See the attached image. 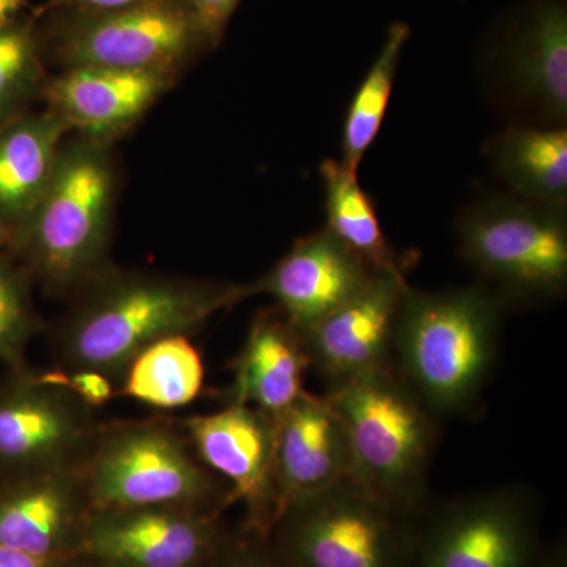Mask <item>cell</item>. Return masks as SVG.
Returning <instances> with one entry per match:
<instances>
[{
	"instance_id": "7402d4cb",
	"label": "cell",
	"mask_w": 567,
	"mask_h": 567,
	"mask_svg": "<svg viewBox=\"0 0 567 567\" xmlns=\"http://www.w3.org/2000/svg\"><path fill=\"white\" fill-rule=\"evenodd\" d=\"M327 226L375 274L404 275V265L383 233L372 197L361 188L358 174L338 159L320 164Z\"/></svg>"
},
{
	"instance_id": "836d02e7",
	"label": "cell",
	"mask_w": 567,
	"mask_h": 567,
	"mask_svg": "<svg viewBox=\"0 0 567 567\" xmlns=\"http://www.w3.org/2000/svg\"><path fill=\"white\" fill-rule=\"evenodd\" d=\"M92 559V563L91 565H87L85 567H122V566H117V565H111V563H106V561H99V559Z\"/></svg>"
},
{
	"instance_id": "6da1fadb",
	"label": "cell",
	"mask_w": 567,
	"mask_h": 567,
	"mask_svg": "<svg viewBox=\"0 0 567 567\" xmlns=\"http://www.w3.org/2000/svg\"><path fill=\"white\" fill-rule=\"evenodd\" d=\"M63 324V369L95 371L121 383L130 363L164 338L192 334L213 316L256 295L252 284L148 274H104Z\"/></svg>"
},
{
	"instance_id": "d6a6232c",
	"label": "cell",
	"mask_w": 567,
	"mask_h": 567,
	"mask_svg": "<svg viewBox=\"0 0 567 567\" xmlns=\"http://www.w3.org/2000/svg\"><path fill=\"white\" fill-rule=\"evenodd\" d=\"M14 234L7 224L0 221V252L13 248Z\"/></svg>"
},
{
	"instance_id": "5bb4252c",
	"label": "cell",
	"mask_w": 567,
	"mask_h": 567,
	"mask_svg": "<svg viewBox=\"0 0 567 567\" xmlns=\"http://www.w3.org/2000/svg\"><path fill=\"white\" fill-rule=\"evenodd\" d=\"M80 465L2 481V546L44 559L76 554L82 528L92 513Z\"/></svg>"
},
{
	"instance_id": "cb8c5ba5",
	"label": "cell",
	"mask_w": 567,
	"mask_h": 567,
	"mask_svg": "<svg viewBox=\"0 0 567 567\" xmlns=\"http://www.w3.org/2000/svg\"><path fill=\"white\" fill-rule=\"evenodd\" d=\"M409 39L410 28L404 22L390 25L382 50L349 104L342 126L341 162L354 174H358L365 153L374 144L385 121L399 62Z\"/></svg>"
},
{
	"instance_id": "603a6c76",
	"label": "cell",
	"mask_w": 567,
	"mask_h": 567,
	"mask_svg": "<svg viewBox=\"0 0 567 567\" xmlns=\"http://www.w3.org/2000/svg\"><path fill=\"white\" fill-rule=\"evenodd\" d=\"M204 363L188 334L169 336L148 346L126 368L121 394L155 409L192 404L203 393Z\"/></svg>"
},
{
	"instance_id": "2e32d148",
	"label": "cell",
	"mask_w": 567,
	"mask_h": 567,
	"mask_svg": "<svg viewBox=\"0 0 567 567\" xmlns=\"http://www.w3.org/2000/svg\"><path fill=\"white\" fill-rule=\"evenodd\" d=\"M274 417L279 518L293 503L352 477V454L344 424L327 395L305 391Z\"/></svg>"
},
{
	"instance_id": "ffe728a7",
	"label": "cell",
	"mask_w": 567,
	"mask_h": 567,
	"mask_svg": "<svg viewBox=\"0 0 567 567\" xmlns=\"http://www.w3.org/2000/svg\"><path fill=\"white\" fill-rule=\"evenodd\" d=\"M69 132L50 110L0 125V221L13 234L47 192Z\"/></svg>"
},
{
	"instance_id": "5b68a950",
	"label": "cell",
	"mask_w": 567,
	"mask_h": 567,
	"mask_svg": "<svg viewBox=\"0 0 567 567\" xmlns=\"http://www.w3.org/2000/svg\"><path fill=\"white\" fill-rule=\"evenodd\" d=\"M81 473L92 511L229 506V487L194 453L185 431L167 423L99 429Z\"/></svg>"
},
{
	"instance_id": "1f68e13d",
	"label": "cell",
	"mask_w": 567,
	"mask_h": 567,
	"mask_svg": "<svg viewBox=\"0 0 567 567\" xmlns=\"http://www.w3.org/2000/svg\"><path fill=\"white\" fill-rule=\"evenodd\" d=\"M28 2L29 0H0V28L17 21L18 14Z\"/></svg>"
},
{
	"instance_id": "d4e9b609",
	"label": "cell",
	"mask_w": 567,
	"mask_h": 567,
	"mask_svg": "<svg viewBox=\"0 0 567 567\" xmlns=\"http://www.w3.org/2000/svg\"><path fill=\"white\" fill-rule=\"evenodd\" d=\"M39 40L29 22L13 21L0 28V125L43 89Z\"/></svg>"
},
{
	"instance_id": "4fadbf2b",
	"label": "cell",
	"mask_w": 567,
	"mask_h": 567,
	"mask_svg": "<svg viewBox=\"0 0 567 567\" xmlns=\"http://www.w3.org/2000/svg\"><path fill=\"white\" fill-rule=\"evenodd\" d=\"M406 287L404 275L375 274L361 292L301 333L311 369L327 391L393 368L395 327Z\"/></svg>"
},
{
	"instance_id": "44dd1931",
	"label": "cell",
	"mask_w": 567,
	"mask_h": 567,
	"mask_svg": "<svg viewBox=\"0 0 567 567\" xmlns=\"http://www.w3.org/2000/svg\"><path fill=\"white\" fill-rule=\"evenodd\" d=\"M496 177L513 196L544 207H567V128L565 125L511 126L487 148Z\"/></svg>"
},
{
	"instance_id": "f546056e",
	"label": "cell",
	"mask_w": 567,
	"mask_h": 567,
	"mask_svg": "<svg viewBox=\"0 0 567 567\" xmlns=\"http://www.w3.org/2000/svg\"><path fill=\"white\" fill-rule=\"evenodd\" d=\"M63 559H44L0 544V567H62Z\"/></svg>"
},
{
	"instance_id": "4dcf8cb0",
	"label": "cell",
	"mask_w": 567,
	"mask_h": 567,
	"mask_svg": "<svg viewBox=\"0 0 567 567\" xmlns=\"http://www.w3.org/2000/svg\"><path fill=\"white\" fill-rule=\"evenodd\" d=\"M141 0H55V3L73 10H111L132 6Z\"/></svg>"
},
{
	"instance_id": "e0dca14e",
	"label": "cell",
	"mask_w": 567,
	"mask_h": 567,
	"mask_svg": "<svg viewBox=\"0 0 567 567\" xmlns=\"http://www.w3.org/2000/svg\"><path fill=\"white\" fill-rule=\"evenodd\" d=\"M174 78L163 71L74 66L44 82L41 95L69 130L107 144L155 106Z\"/></svg>"
},
{
	"instance_id": "8fae6325",
	"label": "cell",
	"mask_w": 567,
	"mask_h": 567,
	"mask_svg": "<svg viewBox=\"0 0 567 567\" xmlns=\"http://www.w3.org/2000/svg\"><path fill=\"white\" fill-rule=\"evenodd\" d=\"M218 509L92 511L76 554L122 567H204L221 548Z\"/></svg>"
},
{
	"instance_id": "3957f363",
	"label": "cell",
	"mask_w": 567,
	"mask_h": 567,
	"mask_svg": "<svg viewBox=\"0 0 567 567\" xmlns=\"http://www.w3.org/2000/svg\"><path fill=\"white\" fill-rule=\"evenodd\" d=\"M115 173L106 142L63 144L47 192L14 229V251L51 290H69L104 274Z\"/></svg>"
},
{
	"instance_id": "30bf717a",
	"label": "cell",
	"mask_w": 567,
	"mask_h": 567,
	"mask_svg": "<svg viewBox=\"0 0 567 567\" xmlns=\"http://www.w3.org/2000/svg\"><path fill=\"white\" fill-rule=\"evenodd\" d=\"M96 427L92 409L39 374L13 371L0 383V476L80 465Z\"/></svg>"
},
{
	"instance_id": "7c38bea8",
	"label": "cell",
	"mask_w": 567,
	"mask_h": 567,
	"mask_svg": "<svg viewBox=\"0 0 567 567\" xmlns=\"http://www.w3.org/2000/svg\"><path fill=\"white\" fill-rule=\"evenodd\" d=\"M194 453L229 487V505L241 503L254 536L267 539L278 520L274 475L275 417L249 405L183 421Z\"/></svg>"
},
{
	"instance_id": "ba28073f",
	"label": "cell",
	"mask_w": 567,
	"mask_h": 567,
	"mask_svg": "<svg viewBox=\"0 0 567 567\" xmlns=\"http://www.w3.org/2000/svg\"><path fill=\"white\" fill-rule=\"evenodd\" d=\"M210 47L188 0H141L111 10H74L55 33L52 50L65 69L163 71L177 74Z\"/></svg>"
},
{
	"instance_id": "7a4b0ae2",
	"label": "cell",
	"mask_w": 567,
	"mask_h": 567,
	"mask_svg": "<svg viewBox=\"0 0 567 567\" xmlns=\"http://www.w3.org/2000/svg\"><path fill=\"white\" fill-rule=\"evenodd\" d=\"M505 308L481 282L436 292L406 287L394 371L436 417L462 415L483 394L498 358Z\"/></svg>"
},
{
	"instance_id": "9c48e42d",
	"label": "cell",
	"mask_w": 567,
	"mask_h": 567,
	"mask_svg": "<svg viewBox=\"0 0 567 567\" xmlns=\"http://www.w3.org/2000/svg\"><path fill=\"white\" fill-rule=\"evenodd\" d=\"M536 505L522 487L462 496L417 528L412 567H533Z\"/></svg>"
},
{
	"instance_id": "277c9868",
	"label": "cell",
	"mask_w": 567,
	"mask_h": 567,
	"mask_svg": "<svg viewBox=\"0 0 567 567\" xmlns=\"http://www.w3.org/2000/svg\"><path fill=\"white\" fill-rule=\"evenodd\" d=\"M344 424L352 480L388 505L421 516L439 417L393 368L327 391Z\"/></svg>"
},
{
	"instance_id": "484cf974",
	"label": "cell",
	"mask_w": 567,
	"mask_h": 567,
	"mask_svg": "<svg viewBox=\"0 0 567 567\" xmlns=\"http://www.w3.org/2000/svg\"><path fill=\"white\" fill-rule=\"evenodd\" d=\"M39 330L28 279L0 252V361L24 369L25 352Z\"/></svg>"
},
{
	"instance_id": "9a60e30c",
	"label": "cell",
	"mask_w": 567,
	"mask_h": 567,
	"mask_svg": "<svg viewBox=\"0 0 567 567\" xmlns=\"http://www.w3.org/2000/svg\"><path fill=\"white\" fill-rule=\"evenodd\" d=\"M375 271L328 229L295 241L275 267L254 282L274 297L282 315L305 333L364 289Z\"/></svg>"
},
{
	"instance_id": "f1b7e54d",
	"label": "cell",
	"mask_w": 567,
	"mask_h": 567,
	"mask_svg": "<svg viewBox=\"0 0 567 567\" xmlns=\"http://www.w3.org/2000/svg\"><path fill=\"white\" fill-rule=\"evenodd\" d=\"M213 567H286L275 550H265L260 544L238 543L219 548Z\"/></svg>"
},
{
	"instance_id": "d6986e66",
	"label": "cell",
	"mask_w": 567,
	"mask_h": 567,
	"mask_svg": "<svg viewBox=\"0 0 567 567\" xmlns=\"http://www.w3.org/2000/svg\"><path fill=\"white\" fill-rule=\"evenodd\" d=\"M311 369L303 334L281 309H264L254 317L244 349L234 365L229 402L254 406L276 416L305 393Z\"/></svg>"
},
{
	"instance_id": "4316f807",
	"label": "cell",
	"mask_w": 567,
	"mask_h": 567,
	"mask_svg": "<svg viewBox=\"0 0 567 567\" xmlns=\"http://www.w3.org/2000/svg\"><path fill=\"white\" fill-rule=\"evenodd\" d=\"M40 379L54 385L66 388L80 398L85 405L102 406L117 394V383L110 377L95 371H74V369H52L40 372Z\"/></svg>"
},
{
	"instance_id": "8992f818",
	"label": "cell",
	"mask_w": 567,
	"mask_h": 567,
	"mask_svg": "<svg viewBox=\"0 0 567 567\" xmlns=\"http://www.w3.org/2000/svg\"><path fill=\"white\" fill-rule=\"evenodd\" d=\"M456 230L461 259L505 306L566 293V210L492 194L461 213Z\"/></svg>"
},
{
	"instance_id": "52a82bcc",
	"label": "cell",
	"mask_w": 567,
	"mask_h": 567,
	"mask_svg": "<svg viewBox=\"0 0 567 567\" xmlns=\"http://www.w3.org/2000/svg\"><path fill=\"white\" fill-rule=\"evenodd\" d=\"M417 517L349 477L284 511L275 554L286 567H412Z\"/></svg>"
},
{
	"instance_id": "83f0119b",
	"label": "cell",
	"mask_w": 567,
	"mask_h": 567,
	"mask_svg": "<svg viewBox=\"0 0 567 567\" xmlns=\"http://www.w3.org/2000/svg\"><path fill=\"white\" fill-rule=\"evenodd\" d=\"M188 3L208 43L216 47L240 0H188Z\"/></svg>"
},
{
	"instance_id": "ac0fdd59",
	"label": "cell",
	"mask_w": 567,
	"mask_h": 567,
	"mask_svg": "<svg viewBox=\"0 0 567 567\" xmlns=\"http://www.w3.org/2000/svg\"><path fill=\"white\" fill-rule=\"evenodd\" d=\"M499 65L518 99L548 125H566L567 10L563 0H535L502 44Z\"/></svg>"
}]
</instances>
